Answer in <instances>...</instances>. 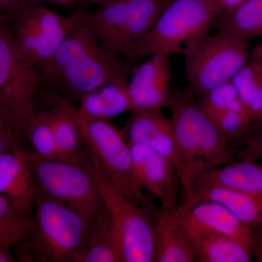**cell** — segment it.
<instances>
[{
	"label": "cell",
	"mask_w": 262,
	"mask_h": 262,
	"mask_svg": "<svg viewBox=\"0 0 262 262\" xmlns=\"http://www.w3.org/2000/svg\"><path fill=\"white\" fill-rule=\"evenodd\" d=\"M49 67L41 74L42 83L66 99L84 95L108 84H126L135 65L100 40L89 21V12L78 10Z\"/></svg>",
	"instance_id": "6da1fadb"
},
{
	"label": "cell",
	"mask_w": 262,
	"mask_h": 262,
	"mask_svg": "<svg viewBox=\"0 0 262 262\" xmlns=\"http://www.w3.org/2000/svg\"><path fill=\"white\" fill-rule=\"evenodd\" d=\"M168 108L182 160L179 180L184 201L192 199L196 179L211 169L232 163L228 140L196 103L189 88L172 92Z\"/></svg>",
	"instance_id": "7a4b0ae2"
},
{
	"label": "cell",
	"mask_w": 262,
	"mask_h": 262,
	"mask_svg": "<svg viewBox=\"0 0 262 262\" xmlns=\"http://www.w3.org/2000/svg\"><path fill=\"white\" fill-rule=\"evenodd\" d=\"M91 225L37 187L27 232L12 250L18 261L75 262Z\"/></svg>",
	"instance_id": "3957f363"
},
{
	"label": "cell",
	"mask_w": 262,
	"mask_h": 262,
	"mask_svg": "<svg viewBox=\"0 0 262 262\" xmlns=\"http://www.w3.org/2000/svg\"><path fill=\"white\" fill-rule=\"evenodd\" d=\"M220 14L212 0H173L153 28L124 57L133 64L155 54L186 56L209 34Z\"/></svg>",
	"instance_id": "277c9868"
},
{
	"label": "cell",
	"mask_w": 262,
	"mask_h": 262,
	"mask_svg": "<svg viewBox=\"0 0 262 262\" xmlns=\"http://www.w3.org/2000/svg\"><path fill=\"white\" fill-rule=\"evenodd\" d=\"M66 104L80 130L85 154L129 201L154 211L155 208L136 180L130 146L123 131L108 120L84 115L68 100Z\"/></svg>",
	"instance_id": "5b68a950"
},
{
	"label": "cell",
	"mask_w": 262,
	"mask_h": 262,
	"mask_svg": "<svg viewBox=\"0 0 262 262\" xmlns=\"http://www.w3.org/2000/svg\"><path fill=\"white\" fill-rule=\"evenodd\" d=\"M42 76L18 46L7 24L0 23V115L22 141L37 115L34 99Z\"/></svg>",
	"instance_id": "8992f818"
},
{
	"label": "cell",
	"mask_w": 262,
	"mask_h": 262,
	"mask_svg": "<svg viewBox=\"0 0 262 262\" xmlns=\"http://www.w3.org/2000/svg\"><path fill=\"white\" fill-rule=\"evenodd\" d=\"M82 165L92 173L107 209L122 262L154 261V212L124 195L85 155Z\"/></svg>",
	"instance_id": "52a82bcc"
},
{
	"label": "cell",
	"mask_w": 262,
	"mask_h": 262,
	"mask_svg": "<svg viewBox=\"0 0 262 262\" xmlns=\"http://www.w3.org/2000/svg\"><path fill=\"white\" fill-rule=\"evenodd\" d=\"M28 157L37 187L55 201L93 224L104 209L96 179L83 165L46 159L34 151Z\"/></svg>",
	"instance_id": "ba28073f"
},
{
	"label": "cell",
	"mask_w": 262,
	"mask_h": 262,
	"mask_svg": "<svg viewBox=\"0 0 262 262\" xmlns=\"http://www.w3.org/2000/svg\"><path fill=\"white\" fill-rule=\"evenodd\" d=\"M184 57L189 89L202 96L230 82L246 64L248 40L229 33L208 34Z\"/></svg>",
	"instance_id": "9c48e42d"
},
{
	"label": "cell",
	"mask_w": 262,
	"mask_h": 262,
	"mask_svg": "<svg viewBox=\"0 0 262 262\" xmlns=\"http://www.w3.org/2000/svg\"><path fill=\"white\" fill-rule=\"evenodd\" d=\"M166 7L163 0H118L89 13V21L103 44L124 56L153 28Z\"/></svg>",
	"instance_id": "30bf717a"
},
{
	"label": "cell",
	"mask_w": 262,
	"mask_h": 262,
	"mask_svg": "<svg viewBox=\"0 0 262 262\" xmlns=\"http://www.w3.org/2000/svg\"><path fill=\"white\" fill-rule=\"evenodd\" d=\"M74 21L38 4L7 24L18 46L42 73L49 67Z\"/></svg>",
	"instance_id": "8fae6325"
},
{
	"label": "cell",
	"mask_w": 262,
	"mask_h": 262,
	"mask_svg": "<svg viewBox=\"0 0 262 262\" xmlns=\"http://www.w3.org/2000/svg\"><path fill=\"white\" fill-rule=\"evenodd\" d=\"M170 56L155 54L135 67L127 84L130 111H156L168 107L171 99L170 89Z\"/></svg>",
	"instance_id": "7c38bea8"
},
{
	"label": "cell",
	"mask_w": 262,
	"mask_h": 262,
	"mask_svg": "<svg viewBox=\"0 0 262 262\" xmlns=\"http://www.w3.org/2000/svg\"><path fill=\"white\" fill-rule=\"evenodd\" d=\"M127 142L139 186L158 198L162 208H177L179 177L175 165L144 144Z\"/></svg>",
	"instance_id": "4fadbf2b"
},
{
	"label": "cell",
	"mask_w": 262,
	"mask_h": 262,
	"mask_svg": "<svg viewBox=\"0 0 262 262\" xmlns=\"http://www.w3.org/2000/svg\"><path fill=\"white\" fill-rule=\"evenodd\" d=\"M37 190L28 150L22 147L0 154V194L17 211L32 214Z\"/></svg>",
	"instance_id": "5bb4252c"
},
{
	"label": "cell",
	"mask_w": 262,
	"mask_h": 262,
	"mask_svg": "<svg viewBox=\"0 0 262 262\" xmlns=\"http://www.w3.org/2000/svg\"><path fill=\"white\" fill-rule=\"evenodd\" d=\"M122 131L129 142L144 144L171 161L179 177L182 160L173 125L160 110L134 113Z\"/></svg>",
	"instance_id": "9a60e30c"
},
{
	"label": "cell",
	"mask_w": 262,
	"mask_h": 262,
	"mask_svg": "<svg viewBox=\"0 0 262 262\" xmlns=\"http://www.w3.org/2000/svg\"><path fill=\"white\" fill-rule=\"evenodd\" d=\"M155 252L153 262L196 261L190 237L175 208H156L154 213Z\"/></svg>",
	"instance_id": "2e32d148"
},
{
	"label": "cell",
	"mask_w": 262,
	"mask_h": 262,
	"mask_svg": "<svg viewBox=\"0 0 262 262\" xmlns=\"http://www.w3.org/2000/svg\"><path fill=\"white\" fill-rule=\"evenodd\" d=\"M177 209L185 225L225 234L251 248L252 229L220 203L201 201L189 206L182 205Z\"/></svg>",
	"instance_id": "e0dca14e"
},
{
	"label": "cell",
	"mask_w": 262,
	"mask_h": 262,
	"mask_svg": "<svg viewBox=\"0 0 262 262\" xmlns=\"http://www.w3.org/2000/svg\"><path fill=\"white\" fill-rule=\"evenodd\" d=\"M195 185H219L235 189L253 198L262 209V166L252 161L230 163L204 172Z\"/></svg>",
	"instance_id": "ac0fdd59"
},
{
	"label": "cell",
	"mask_w": 262,
	"mask_h": 262,
	"mask_svg": "<svg viewBox=\"0 0 262 262\" xmlns=\"http://www.w3.org/2000/svg\"><path fill=\"white\" fill-rule=\"evenodd\" d=\"M183 225L190 237L196 253V261H251L250 248L237 239L201 227L187 225L184 223Z\"/></svg>",
	"instance_id": "d6986e66"
},
{
	"label": "cell",
	"mask_w": 262,
	"mask_h": 262,
	"mask_svg": "<svg viewBox=\"0 0 262 262\" xmlns=\"http://www.w3.org/2000/svg\"><path fill=\"white\" fill-rule=\"evenodd\" d=\"M52 108L45 112L53 127L58 160L82 165L85 149L77 124L70 115L61 95L53 94Z\"/></svg>",
	"instance_id": "ffe728a7"
},
{
	"label": "cell",
	"mask_w": 262,
	"mask_h": 262,
	"mask_svg": "<svg viewBox=\"0 0 262 262\" xmlns=\"http://www.w3.org/2000/svg\"><path fill=\"white\" fill-rule=\"evenodd\" d=\"M201 201L220 203L250 227L262 225V209L257 202L248 194L231 188L219 185H195L189 206Z\"/></svg>",
	"instance_id": "44dd1931"
},
{
	"label": "cell",
	"mask_w": 262,
	"mask_h": 262,
	"mask_svg": "<svg viewBox=\"0 0 262 262\" xmlns=\"http://www.w3.org/2000/svg\"><path fill=\"white\" fill-rule=\"evenodd\" d=\"M75 262H122L106 206L91 225Z\"/></svg>",
	"instance_id": "7402d4cb"
},
{
	"label": "cell",
	"mask_w": 262,
	"mask_h": 262,
	"mask_svg": "<svg viewBox=\"0 0 262 262\" xmlns=\"http://www.w3.org/2000/svg\"><path fill=\"white\" fill-rule=\"evenodd\" d=\"M127 84H108L84 95L79 110L88 116L108 121L130 111Z\"/></svg>",
	"instance_id": "603a6c76"
},
{
	"label": "cell",
	"mask_w": 262,
	"mask_h": 262,
	"mask_svg": "<svg viewBox=\"0 0 262 262\" xmlns=\"http://www.w3.org/2000/svg\"><path fill=\"white\" fill-rule=\"evenodd\" d=\"M212 27L249 39L262 37V0H247L227 13L217 15Z\"/></svg>",
	"instance_id": "cb8c5ba5"
},
{
	"label": "cell",
	"mask_w": 262,
	"mask_h": 262,
	"mask_svg": "<svg viewBox=\"0 0 262 262\" xmlns=\"http://www.w3.org/2000/svg\"><path fill=\"white\" fill-rule=\"evenodd\" d=\"M251 120H262V58H251L231 80Z\"/></svg>",
	"instance_id": "d4e9b609"
},
{
	"label": "cell",
	"mask_w": 262,
	"mask_h": 262,
	"mask_svg": "<svg viewBox=\"0 0 262 262\" xmlns=\"http://www.w3.org/2000/svg\"><path fill=\"white\" fill-rule=\"evenodd\" d=\"M31 215L19 213L0 194V246L12 248L23 238Z\"/></svg>",
	"instance_id": "484cf974"
},
{
	"label": "cell",
	"mask_w": 262,
	"mask_h": 262,
	"mask_svg": "<svg viewBox=\"0 0 262 262\" xmlns=\"http://www.w3.org/2000/svg\"><path fill=\"white\" fill-rule=\"evenodd\" d=\"M27 141L39 156L46 159L58 160L53 127L45 112L37 113L34 117L27 131Z\"/></svg>",
	"instance_id": "4316f807"
},
{
	"label": "cell",
	"mask_w": 262,
	"mask_h": 262,
	"mask_svg": "<svg viewBox=\"0 0 262 262\" xmlns=\"http://www.w3.org/2000/svg\"><path fill=\"white\" fill-rule=\"evenodd\" d=\"M212 120L229 141L246 133L252 120L239 98Z\"/></svg>",
	"instance_id": "83f0119b"
},
{
	"label": "cell",
	"mask_w": 262,
	"mask_h": 262,
	"mask_svg": "<svg viewBox=\"0 0 262 262\" xmlns=\"http://www.w3.org/2000/svg\"><path fill=\"white\" fill-rule=\"evenodd\" d=\"M237 99L238 94L230 81L203 95L199 105L203 111L213 120Z\"/></svg>",
	"instance_id": "f1b7e54d"
},
{
	"label": "cell",
	"mask_w": 262,
	"mask_h": 262,
	"mask_svg": "<svg viewBox=\"0 0 262 262\" xmlns=\"http://www.w3.org/2000/svg\"><path fill=\"white\" fill-rule=\"evenodd\" d=\"M39 0H0V19L5 24L10 23Z\"/></svg>",
	"instance_id": "f546056e"
},
{
	"label": "cell",
	"mask_w": 262,
	"mask_h": 262,
	"mask_svg": "<svg viewBox=\"0 0 262 262\" xmlns=\"http://www.w3.org/2000/svg\"><path fill=\"white\" fill-rule=\"evenodd\" d=\"M23 143L16 131L0 115V154L24 147Z\"/></svg>",
	"instance_id": "4dcf8cb0"
},
{
	"label": "cell",
	"mask_w": 262,
	"mask_h": 262,
	"mask_svg": "<svg viewBox=\"0 0 262 262\" xmlns=\"http://www.w3.org/2000/svg\"><path fill=\"white\" fill-rule=\"evenodd\" d=\"M262 124V121H260ZM249 149L248 154L246 157V160L251 161L253 158H262V127L261 130L258 133V136L254 139L250 140Z\"/></svg>",
	"instance_id": "1f68e13d"
},
{
	"label": "cell",
	"mask_w": 262,
	"mask_h": 262,
	"mask_svg": "<svg viewBox=\"0 0 262 262\" xmlns=\"http://www.w3.org/2000/svg\"><path fill=\"white\" fill-rule=\"evenodd\" d=\"M212 1L218 10L219 13L222 14L234 10L247 0H212Z\"/></svg>",
	"instance_id": "d6a6232c"
},
{
	"label": "cell",
	"mask_w": 262,
	"mask_h": 262,
	"mask_svg": "<svg viewBox=\"0 0 262 262\" xmlns=\"http://www.w3.org/2000/svg\"><path fill=\"white\" fill-rule=\"evenodd\" d=\"M18 261L12 248L0 246V262Z\"/></svg>",
	"instance_id": "836d02e7"
},
{
	"label": "cell",
	"mask_w": 262,
	"mask_h": 262,
	"mask_svg": "<svg viewBox=\"0 0 262 262\" xmlns=\"http://www.w3.org/2000/svg\"><path fill=\"white\" fill-rule=\"evenodd\" d=\"M250 57L251 58H262V43L253 48V51L250 53Z\"/></svg>",
	"instance_id": "e575fe53"
},
{
	"label": "cell",
	"mask_w": 262,
	"mask_h": 262,
	"mask_svg": "<svg viewBox=\"0 0 262 262\" xmlns=\"http://www.w3.org/2000/svg\"><path fill=\"white\" fill-rule=\"evenodd\" d=\"M117 1H118V0H86V2L89 4L97 5L98 6L110 4V3H115Z\"/></svg>",
	"instance_id": "d590c367"
},
{
	"label": "cell",
	"mask_w": 262,
	"mask_h": 262,
	"mask_svg": "<svg viewBox=\"0 0 262 262\" xmlns=\"http://www.w3.org/2000/svg\"><path fill=\"white\" fill-rule=\"evenodd\" d=\"M76 1V0H55V3L61 5H70Z\"/></svg>",
	"instance_id": "8d00e7d4"
},
{
	"label": "cell",
	"mask_w": 262,
	"mask_h": 262,
	"mask_svg": "<svg viewBox=\"0 0 262 262\" xmlns=\"http://www.w3.org/2000/svg\"><path fill=\"white\" fill-rule=\"evenodd\" d=\"M163 3H165V4H166L168 5L169 3H171V2H173V0H163Z\"/></svg>",
	"instance_id": "74e56055"
},
{
	"label": "cell",
	"mask_w": 262,
	"mask_h": 262,
	"mask_svg": "<svg viewBox=\"0 0 262 262\" xmlns=\"http://www.w3.org/2000/svg\"><path fill=\"white\" fill-rule=\"evenodd\" d=\"M1 22H3V21H2L1 19H0V23H1ZM3 23H4V22H3Z\"/></svg>",
	"instance_id": "f35d334b"
},
{
	"label": "cell",
	"mask_w": 262,
	"mask_h": 262,
	"mask_svg": "<svg viewBox=\"0 0 262 262\" xmlns=\"http://www.w3.org/2000/svg\"><path fill=\"white\" fill-rule=\"evenodd\" d=\"M260 121H262V120H260Z\"/></svg>",
	"instance_id": "ab89813d"
}]
</instances>
